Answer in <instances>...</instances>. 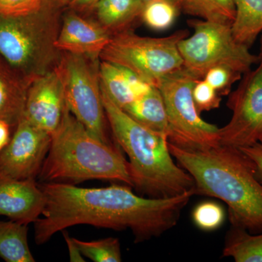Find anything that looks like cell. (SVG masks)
<instances>
[{
  "instance_id": "obj_27",
  "label": "cell",
  "mask_w": 262,
  "mask_h": 262,
  "mask_svg": "<svg viewBox=\"0 0 262 262\" xmlns=\"http://www.w3.org/2000/svg\"><path fill=\"white\" fill-rule=\"evenodd\" d=\"M243 75L227 67H216L208 70L203 79L222 96L230 94L232 84L241 80Z\"/></svg>"
},
{
  "instance_id": "obj_24",
  "label": "cell",
  "mask_w": 262,
  "mask_h": 262,
  "mask_svg": "<svg viewBox=\"0 0 262 262\" xmlns=\"http://www.w3.org/2000/svg\"><path fill=\"white\" fill-rule=\"evenodd\" d=\"M192 218L198 229L212 232L223 225L226 213L223 207L217 202L204 201L196 205L193 209Z\"/></svg>"
},
{
  "instance_id": "obj_12",
  "label": "cell",
  "mask_w": 262,
  "mask_h": 262,
  "mask_svg": "<svg viewBox=\"0 0 262 262\" xmlns=\"http://www.w3.org/2000/svg\"><path fill=\"white\" fill-rule=\"evenodd\" d=\"M65 106L63 83L57 67L34 80L26 96L23 115L52 135L61 123Z\"/></svg>"
},
{
  "instance_id": "obj_11",
  "label": "cell",
  "mask_w": 262,
  "mask_h": 262,
  "mask_svg": "<svg viewBox=\"0 0 262 262\" xmlns=\"http://www.w3.org/2000/svg\"><path fill=\"white\" fill-rule=\"evenodd\" d=\"M51 135L22 115L11 140L0 152V176L36 179L51 146Z\"/></svg>"
},
{
  "instance_id": "obj_2",
  "label": "cell",
  "mask_w": 262,
  "mask_h": 262,
  "mask_svg": "<svg viewBox=\"0 0 262 262\" xmlns=\"http://www.w3.org/2000/svg\"><path fill=\"white\" fill-rule=\"evenodd\" d=\"M179 166L190 174L194 195L217 198L228 207L232 227L262 232V185L252 162L237 148L218 145L191 149L169 142Z\"/></svg>"
},
{
  "instance_id": "obj_25",
  "label": "cell",
  "mask_w": 262,
  "mask_h": 262,
  "mask_svg": "<svg viewBox=\"0 0 262 262\" xmlns=\"http://www.w3.org/2000/svg\"><path fill=\"white\" fill-rule=\"evenodd\" d=\"M25 102L26 97L10 93L0 77V120L9 124L14 120L18 121L23 115Z\"/></svg>"
},
{
  "instance_id": "obj_10",
  "label": "cell",
  "mask_w": 262,
  "mask_h": 262,
  "mask_svg": "<svg viewBox=\"0 0 262 262\" xmlns=\"http://www.w3.org/2000/svg\"><path fill=\"white\" fill-rule=\"evenodd\" d=\"M258 63L229 94L227 106L232 115L220 128V145L241 149L262 142V63Z\"/></svg>"
},
{
  "instance_id": "obj_3",
  "label": "cell",
  "mask_w": 262,
  "mask_h": 262,
  "mask_svg": "<svg viewBox=\"0 0 262 262\" xmlns=\"http://www.w3.org/2000/svg\"><path fill=\"white\" fill-rule=\"evenodd\" d=\"M106 119L117 144L128 157L132 187L149 198H168L194 190L190 174L174 162L168 136L136 121L101 87Z\"/></svg>"
},
{
  "instance_id": "obj_4",
  "label": "cell",
  "mask_w": 262,
  "mask_h": 262,
  "mask_svg": "<svg viewBox=\"0 0 262 262\" xmlns=\"http://www.w3.org/2000/svg\"><path fill=\"white\" fill-rule=\"evenodd\" d=\"M38 177L43 182L98 179L117 181L132 187L128 163L119 148L96 139L67 105L59 126L51 135Z\"/></svg>"
},
{
  "instance_id": "obj_32",
  "label": "cell",
  "mask_w": 262,
  "mask_h": 262,
  "mask_svg": "<svg viewBox=\"0 0 262 262\" xmlns=\"http://www.w3.org/2000/svg\"><path fill=\"white\" fill-rule=\"evenodd\" d=\"M98 0H72L76 5L80 6H89L93 4H96Z\"/></svg>"
},
{
  "instance_id": "obj_30",
  "label": "cell",
  "mask_w": 262,
  "mask_h": 262,
  "mask_svg": "<svg viewBox=\"0 0 262 262\" xmlns=\"http://www.w3.org/2000/svg\"><path fill=\"white\" fill-rule=\"evenodd\" d=\"M63 232V237L67 243L68 248L69 254H70V260L72 262H84L83 255L82 254L78 246L76 244L74 237H71L67 232Z\"/></svg>"
},
{
  "instance_id": "obj_20",
  "label": "cell",
  "mask_w": 262,
  "mask_h": 262,
  "mask_svg": "<svg viewBox=\"0 0 262 262\" xmlns=\"http://www.w3.org/2000/svg\"><path fill=\"white\" fill-rule=\"evenodd\" d=\"M224 257L236 262H262V232L250 233L238 227H231L226 237Z\"/></svg>"
},
{
  "instance_id": "obj_21",
  "label": "cell",
  "mask_w": 262,
  "mask_h": 262,
  "mask_svg": "<svg viewBox=\"0 0 262 262\" xmlns=\"http://www.w3.org/2000/svg\"><path fill=\"white\" fill-rule=\"evenodd\" d=\"M180 9L202 20L232 25L235 16L234 0H179Z\"/></svg>"
},
{
  "instance_id": "obj_16",
  "label": "cell",
  "mask_w": 262,
  "mask_h": 262,
  "mask_svg": "<svg viewBox=\"0 0 262 262\" xmlns=\"http://www.w3.org/2000/svg\"><path fill=\"white\" fill-rule=\"evenodd\" d=\"M122 110L141 125L169 136L166 108L161 92L157 86H151L145 94Z\"/></svg>"
},
{
  "instance_id": "obj_18",
  "label": "cell",
  "mask_w": 262,
  "mask_h": 262,
  "mask_svg": "<svg viewBox=\"0 0 262 262\" xmlns=\"http://www.w3.org/2000/svg\"><path fill=\"white\" fill-rule=\"evenodd\" d=\"M27 225L0 221V258L7 262H34L28 242Z\"/></svg>"
},
{
  "instance_id": "obj_31",
  "label": "cell",
  "mask_w": 262,
  "mask_h": 262,
  "mask_svg": "<svg viewBox=\"0 0 262 262\" xmlns=\"http://www.w3.org/2000/svg\"><path fill=\"white\" fill-rule=\"evenodd\" d=\"M10 141V124L0 120V152L8 145Z\"/></svg>"
},
{
  "instance_id": "obj_33",
  "label": "cell",
  "mask_w": 262,
  "mask_h": 262,
  "mask_svg": "<svg viewBox=\"0 0 262 262\" xmlns=\"http://www.w3.org/2000/svg\"><path fill=\"white\" fill-rule=\"evenodd\" d=\"M158 1V0H138L139 4L141 5V6L144 8V7L146 5L149 4V3H151V2ZM175 1H179V0H175Z\"/></svg>"
},
{
  "instance_id": "obj_14",
  "label": "cell",
  "mask_w": 262,
  "mask_h": 262,
  "mask_svg": "<svg viewBox=\"0 0 262 262\" xmlns=\"http://www.w3.org/2000/svg\"><path fill=\"white\" fill-rule=\"evenodd\" d=\"M111 38L110 32L101 24L69 13L63 18L56 46L59 51L94 58L100 56Z\"/></svg>"
},
{
  "instance_id": "obj_8",
  "label": "cell",
  "mask_w": 262,
  "mask_h": 262,
  "mask_svg": "<svg viewBox=\"0 0 262 262\" xmlns=\"http://www.w3.org/2000/svg\"><path fill=\"white\" fill-rule=\"evenodd\" d=\"M196 80L183 68L157 84L166 108L169 142L191 149L220 145V128L205 121L194 104L192 89Z\"/></svg>"
},
{
  "instance_id": "obj_35",
  "label": "cell",
  "mask_w": 262,
  "mask_h": 262,
  "mask_svg": "<svg viewBox=\"0 0 262 262\" xmlns=\"http://www.w3.org/2000/svg\"><path fill=\"white\" fill-rule=\"evenodd\" d=\"M57 1L61 2V3H67V2H72V0H57Z\"/></svg>"
},
{
  "instance_id": "obj_9",
  "label": "cell",
  "mask_w": 262,
  "mask_h": 262,
  "mask_svg": "<svg viewBox=\"0 0 262 262\" xmlns=\"http://www.w3.org/2000/svg\"><path fill=\"white\" fill-rule=\"evenodd\" d=\"M67 53L58 66L65 103L72 114L88 130L103 142L108 140L105 124L104 108L101 98L99 76L87 58Z\"/></svg>"
},
{
  "instance_id": "obj_1",
  "label": "cell",
  "mask_w": 262,
  "mask_h": 262,
  "mask_svg": "<svg viewBox=\"0 0 262 262\" xmlns=\"http://www.w3.org/2000/svg\"><path fill=\"white\" fill-rule=\"evenodd\" d=\"M46 204L34 222L36 244L47 243L58 232L79 225L125 230L136 243L158 237L173 228L194 190L168 198H144L130 186L82 188L61 182L39 184Z\"/></svg>"
},
{
  "instance_id": "obj_7",
  "label": "cell",
  "mask_w": 262,
  "mask_h": 262,
  "mask_svg": "<svg viewBox=\"0 0 262 262\" xmlns=\"http://www.w3.org/2000/svg\"><path fill=\"white\" fill-rule=\"evenodd\" d=\"M187 36V30H179L168 37H141L127 29L112 36L100 56L157 86L163 77L184 68L179 42Z\"/></svg>"
},
{
  "instance_id": "obj_23",
  "label": "cell",
  "mask_w": 262,
  "mask_h": 262,
  "mask_svg": "<svg viewBox=\"0 0 262 262\" xmlns=\"http://www.w3.org/2000/svg\"><path fill=\"white\" fill-rule=\"evenodd\" d=\"M76 244L83 255L95 262L122 261V252L120 241L117 238L98 239L83 241L74 238Z\"/></svg>"
},
{
  "instance_id": "obj_22",
  "label": "cell",
  "mask_w": 262,
  "mask_h": 262,
  "mask_svg": "<svg viewBox=\"0 0 262 262\" xmlns=\"http://www.w3.org/2000/svg\"><path fill=\"white\" fill-rule=\"evenodd\" d=\"M180 10L179 1L158 0L144 7L141 18L150 29L165 30L173 25Z\"/></svg>"
},
{
  "instance_id": "obj_19",
  "label": "cell",
  "mask_w": 262,
  "mask_h": 262,
  "mask_svg": "<svg viewBox=\"0 0 262 262\" xmlns=\"http://www.w3.org/2000/svg\"><path fill=\"white\" fill-rule=\"evenodd\" d=\"M142 10L138 0H98L96 3L100 24L115 34L127 30L136 18L141 17Z\"/></svg>"
},
{
  "instance_id": "obj_13",
  "label": "cell",
  "mask_w": 262,
  "mask_h": 262,
  "mask_svg": "<svg viewBox=\"0 0 262 262\" xmlns=\"http://www.w3.org/2000/svg\"><path fill=\"white\" fill-rule=\"evenodd\" d=\"M46 199L35 179L0 176V215L28 225L42 215Z\"/></svg>"
},
{
  "instance_id": "obj_34",
  "label": "cell",
  "mask_w": 262,
  "mask_h": 262,
  "mask_svg": "<svg viewBox=\"0 0 262 262\" xmlns=\"http://www.w3.org/2000/svg\"><path fill=\"white\" fill-rule=\"evenodd\" d=\"M258 56H259V62L262 63V36L260 39V54Z\"/></svg>"
},
{
  "instance_id": "obj_28",
  "label": "cell",
  "mask_w": 262,
  "mask_h": 262,
  "mask_svg": "<svg viewBox=\"0 0 262 262\" xmlns=\"http://www.w3.org/2000/svg\"><path fill=\"white\" fill-rule=\"evenodd\" d=\"M45 0H0V15L8 16L25 15L37 12Z\"/></svg>"
},
{
  "instance_id": "obj_26",
  "label": "cell",
  "mask_w": 262,
  "mask_h": 262,
  "mask_svg": "<svg viewBox=\"0 0 262 262\" xmlns=\"http://www.w3.org/2000/svg\"><path fill=\"white\" fill-rule=\"evenodd\" d=\"M192 97L199 113L218 108L222 102V96L204 79L196 80L192 89Z\"/></svg>"
},
{
  "instance_id": "obj_15",
  "label": "cell",
  "mask_w": 262,
  "mask_h": 262,
  "mask_svg": "<svg viewBox=\"0 0 262 262\" xmlns=\"http://www.w3.org/2000/svg\"><path fill=\"white\" fill-rule=\"evenodd\" d=\"M100 85L119 107L124 108L151 87L130 71L106 61L99 65Z\"/></svg>"
},
{
  "instance_id": "obj_6",
  "label": "cell",
  "mask_w": 262,
  "mask_h": 262,
  "mask_svg": "<svg viewBox=\"0 0 262 262\" xmlns=\"http://www.w3.org/2000/svg\"><path fill=\"white\" fill-rule=\"evenodd\" d=\"M188 25L194 32L179 42L184 69L196 80L208 70L225 67L244 75L259 63V56L234 39L229 24L191 19Z\"/></svg>"
},
{
  "instance_id": "obj_5",
  "label": "cell",
  "mask_w": 262,
  "mask_h": 262,
  "mask_svg": "<svg viewBox=\"0 0 262 262\" xmlns=\"http://www.w3.org/2000/svg\"><path fill=\"white\" fill-rule=\"evenodd\" d=\"M42 8L28 15H0V55L13 68L35 79L56 69L52 66L60 51L56 42L61 26Z\"/></svg>"
},
{
  "instance_id": "obj_17",
  "label": "cell",
  "mask_w": 262,
  "mask_h": 262,
  "mask_svg": "<svg viewBox=\"0 0 262 262\" xmlns=\"http://www.w3.org/2000/svg\"><path fill=\"white\" fill-rule=\"evenodd\" d=\"M234 3L232 34L237 42L250 48L262 32V0H234Z\"/></svg>"
},
{
  "instance_id": "obj_29",
  "label": "cell",
  "mask_w": 262,
  "mask_h": 262,
  "mask_svg": "<svg viewBox=\"0 0 262 262\" xmlns=\"http://www.w3.org/2000/svg\"><path fill=\"white\" fill-rule=\"evenodd\" d=\"M252 162L255 174L262 185V142L255 143L253 145L239 149Z\"/></svg>"
}]
</instances>
